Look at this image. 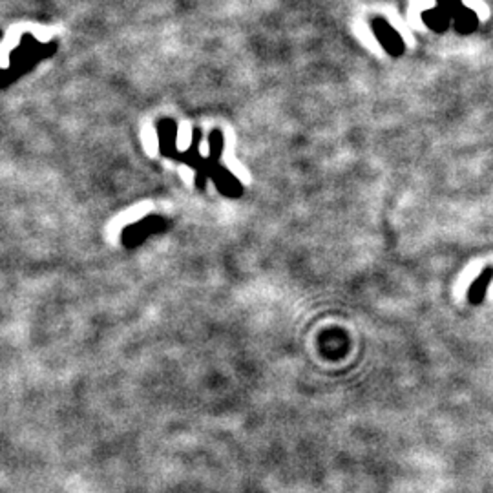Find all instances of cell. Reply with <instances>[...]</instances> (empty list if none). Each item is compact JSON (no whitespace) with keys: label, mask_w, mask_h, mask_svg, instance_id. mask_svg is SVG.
I'll use <instances>...</instances> for the list:
<instances>
[{"label":"cell","mask_w":493,"mask_h":493,"mask_svg":"<svg viewBox=\"0 0 493 493\" xmlns=\"http://www.w3.org/2000/svg\"><path fill=\"white\" fill-rule=\"evenodd\" d=\"M453 24H455V29L459 34H473L475 29H477V26H479V17H477L475 11H471L470 8L462 6L455 13V17H453Z\"/></svg>","instance_id":"3"},{"label":"cell","mask_w":493,"mask_h":493,"mask_svg":"<svg viewBox=\"0 0 493 493\" xmlns=\"http://www.w3.org/2000/svg\"><path fill=\"white\" fill-rule=\"evenodd\" d=\"M371 28H373V34L376 35L378 43L382 44V47H384L389 55H395V57L402 55V52H404L402 37H400L399 31H397V29H395L393 26L388 22V20L375 19L373 20V24H371Z\"/></svg>","instance_id":"1"},{"label":"cell","mask_w":493,"mask_h":493,"mask_svg":"<svg viewBox=\"0 0 493 493\" xmlns=\"http://www.w3.org/2000/svg\"><path fill=\"white\" fill-rule=\"evenodd\" d=\"M436 6H439L441 10L446 11L451 19H453L457 11H459L464 4H462V0H436Z\"/></svg>","instance_id":"5"},{"label":"cell","mask_w":493,"mask_h":493,"mask_svg":"<svg viewBox=\"0 0 493 493\" xmlns=\"http://www.w3.org/2000/svg\"><path fill=\"white\" fill-rule=\"evenodd\" d=\"M422 19H424V22H426L427 28L433 29V31H436V34H444V31L450 28L451 20H453L450 15H448L444 10H441L439 6H436V8H433V10L424 11Z\"/></svg>","instance_id":"4"},{"label":"cell","mask_w":493,"mask_h":493,"mask_svg":"<svg viewBox=\"0 0 493 493\" xmlns=\"http://www.w3.org/2000/svg\"><path fill=\"white\" fill-rule=\"evenodd\" d=\"M492 280H493V267H486V269L479 274V278L471 284L470 293H468L470 304L473 305L483 304V300L484 296H486V293H488V287L490 284H492Z\"/></svg>","instance_id":"2"}]
</instances>
